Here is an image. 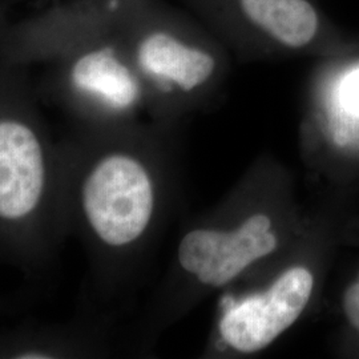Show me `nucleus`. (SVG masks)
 Masks as SVG:
<instances>
[{"instance_id": "f03ea898", "label": "nucleus", "mask_w": 359, "mask_h": 359, "mask_svg": "<svg viewBox=\"0 0 359 359\" xmlns=\"http://www.w3.org/2000/svg\"><path fill=\"white\" fill-rule=\"evenodd\" d=\"M28 68L0 60V264L50 269L67 240L60 142L40 111Z\"/></svg>"}, {"instance_id": "9d476101", "label": "nucleus", "mask_w": 359, "mask_h": 359, "mask_svg": "<svg viewBox=\"0 0 359 359\" xmlns=\"http://www.w3.org/2000/svg\"><path fill=\"white\" fill-rule=\"evenodd\" d=\"M11 3H51L53 0H8Z\"/></svg>"}, {"instance_id": "7ed1b4c3", "label": "nucleus", "mask_w": 359, "mask_h": 359, "mask_svg": "<svg viewBox=\"0 0 359 359\" xmlns=\"http://www.w3.org/2000/svg\"><path fill=\"white\" fill-rule=\"evenodd\" d=\"M59 142L67 238L77 237L97 261L140 244L157 210L149 163L111 144L104 129L72 127Z\"/></svg>"}, {"instance_id": "20e7f679", "label": "nucleus", "mask_w": 359, "mask_h": 359, "mask_svg": "<svg viewBox=\"0 0 359 359\" xmlns=\"http://www.w3.org/2000/svg\"><path fill=\"white\" fill-rule=\"evenodd\" d=\"M314 277L305 266H293L265 293L246 298L229 310L219 323L224 341L236 351L257 353L273 344L308 306Z\"/></svg>"}, {"instance_id": "0eeeda50", "label": "nucleus", "mask_w": 359, "mask_h": 359, "mask_svg": "<svg viewBox=\"0 0 359 359\" xmlns=\"http://www.w3.org/2000/svg\"><path fill=\"white\" fill-rule=\"evenodd\" d=\"M246 19L286 48L299 50L318 34L320 18L309 0H238Z\"/></svg>"}, {"instance_id": "1a4fd4ad", "label": "nucleus", "mask_w": 359, "mask_h": 359, "mask_svg": "<svg viewBox=\"0 0 359 359\" xmlns=\"http://www.w3.org/2000/svg\"><path fill=\"white\" fill-rule=\"evenodd\" d=\"M10 22L11 20L8 18V4L6 0H0V32Z\"/></svg>"}, {"instance_id": "f257e3e1", "label": "nucleus", "mask_w": 359, "mask_h": 359, "mask_svg": "<svg viewBox=\"0 0 359 359\" xmlns=\"http://www.w3.org/2000/svg\"><path fill=\"white\" fill-rule=\"evenodd\" d=\"M128 1L53 0L3 28L0 60L40 67V99L59 107L72 127L109 128L145 102L118 27Z\"/></svg>"}, {"instance_id": "6e6552de", "label": "nucleus", "mask_w": 359, "mask_h": 359, "mask_svg": "<svg viewBox=\"0 0 359 359\" xmlns=\"http://www.w3.org/2000/svg\"><path fill=\"white\" fill-rule=\"evenodd\" d=\"M342 308L350 326L359 333V276L347 286L342 299Z\"/></svg>"}, {"instance_id": "9b49d317", "label": "nucleus", "mask_w": 359, "mask_h": 359, "mask_svg": "<svg viewBox=\"0 0 359 359\" xmlns=\"http://www.w3.org/2000/svg\"><path fill=\"white\" fill-rule=\"evenodd\" d=\"M4 310H6V305H4V302L0 299V314H1Z\"/></svg>"}, {"instance_id": "39448f33", "label": "nucleus", "mask_w": 359, "mask_h": 359, "mask_svg": "<svg viewBox=\"0 0 359 359\" xmlns=\"http://www.w3.org/2000/svg\"><path fill=\"white\" fill-rule=\"evenodd\" d=\"M277 245L269 216L256 213L234 231L196 229L187 233L180 241L177 259L181 269L196 276L200 283L219 287L257 259L269 256Z\"/></svg>"}, {"instance_id": "423d86ee", "label": "nucleus", "mask_w": 359, "mask_h": 359, "mask_svg": "<svg viewBox=\"0 0 359 359\" xmlns=\"http://www.w3.org/2000/svg\"><path fill=\"white\" fill-rule=\"evenodd\" d=\"M92 350L83 322L23 323L0 332V359H76Z\"/></svg>"}]
</instances>
